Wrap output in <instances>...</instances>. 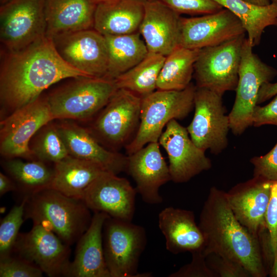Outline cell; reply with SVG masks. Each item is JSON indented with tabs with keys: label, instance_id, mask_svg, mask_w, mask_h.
I'll list each match as a JSON object with an SVG mask.
<instances>
[{
	"label": "cell",
	"instance_id": "32",
	"mask_svg": "<svg viewBox=\"0 0 277 277\" xmlns=\"http://www.w3.org/2000/svg\"><path fill=\"white\" fill-rule=\"evenodd\" d=\"M49 122L36 133L30 143L34 160L55 164L69 155L55 123Z\"/></svg>",
	"mask_w": 277,
	"mask_h": 277
},
{
	"label": "cell",
	"instance_id": "21",
	"mask_svg": "<svg viewBox=\"0 0 277 277\" xmlns=\"http://www.w3.org/2000/svg\"><path fill=\"white\" fill-rule=\"evenodd\" d=\"M60 120L55 124L69 155L93 162L116 175L126 171L127 156L105 148L88 129L72 120Z\"/></svg>",
	"mask_w": 277,
	"mask_h": 277
},
{
	"label": "cell",
	"instance_id": "13",
	"mask_svg": "<svg viewBox=\"0 0 277 277\" xmlns=\"http://www.w3.org/2000/svg\"><path fill=\"white\" fill-rule=\"evenodd\" d=\"M48 227L33 223L19 233L12 254L37 266L49 277L68 276L71 249Z\"/></svg>",
	"mask_w": 277,
	"mask_h": 277
},
{
	"label": "cell",
	"instance_id": "26",
	"mask_svg": "<svg viewBox=\"0 0 277 277\" xmlns=\"http://www.w3.org/2000/svg\"><path fill=\"white\" fill-rule=\"evenodd\" d=\"M54 176L50 188L82 199L87 188L106 171L93 162L68 155L54 164Z\"/></svg>",
	"mask_w": 277,
	"mask_h": 277
},
{
	"label": "cell",
	"instance_id": "23",
	"mask_svg": "<svg viewBox=\"0 0 277 277\" xmlns=\"http://www.w3.org/2000/svg\"><path fill=\"white\" fill-rule=\"evenodd\" d=\"M158 225L170 252L177 254L204 249V237L192 211L166 207L159 214Z\"/></svg>",
	"mask_w": 277,
	"mask_h": 277
},
{
	"label": "cell",
	"instance_id": "34",
	"mask_svg": "<svg viewBox=\"0 0 277 277\" xmlns=\"http://www.w3.org/2000/svg\"><path fill=\"white\" fill-rule=\"evenodd\" d=\"M207 265L215 277H252L241 263L216 253L205 255Z\"/></svg>",
	"mask_w": 277,
	"mask_h": 277
},
{
	"label": "cell",
	"instance_id": "38",
	"mask_svg": "<svg viewBox=\"0 0 277 277\" xmlns=\"http://www.w3.org/2000/svg\"><path fill=\"white\" fill-rule=\"evenodd\" d=\"M191 253V262L169 274V277H215L207 265L203 250L195 251Z\"/></svg>",
	"mask_w": 277,
	"mask_h": 277
},
{
	"label": "cell",
	"instance_id": "47",
	"mask_svg": "<svg viewBox=\"0 0 277 277\" xmlns=\"http://www.w3.org/2000/svg\"><path fill=\"white\" fill-rule=\"evenodd\" d=\"M140 1H142L143 2H145V1H147V0H140Z\"/></svg>",
	"mask_w": 277,
	"mask_h": 277
},
{
	"label": "cell",
	"instance_id": "40",
	"mask_svg": "<svg viewBox=\"0 0 277 277\" xmlns=\"http://www.w3.org/2000/svg\"><path fill=\"white\" fill-rule=\"evenodd\" d=\"M277 94V82L263 84L259 91L257 105L267 101Z\"/></svg>",
	"mask_w": 277,
	"mask_h": 277
},
{
	"label": "cell",
	"instance_id": "36",
	"mask_svg": "<svg viewBox=\"0 0 277 277\" xmlns=\"http://www.w3.org/2000/svg\"><path fill=\"white\" fill-rule=\"evenodd\" d=\"M179 14L206 15L224 8L215 0H161Z\"/></svg>",
	"mask_w": 277,
	"mask_h": 277
},
{
	"label": "cell",
	"instance_id": "42",
	"mask_svg": "<svg viewBox=\"0 0 277 277\" xmlns=\"http://www.w3.org/2000/svg\"><path fill=\"white\" fill-rule=\"evenodd\" d=\"M268 274L271 277H277V240L275 253L271 267L268 270Z\"/></svg>",
	"mask_w": 277,
	"mask_h": 277
},
{
	"label": "cell",
	"instance_id": "14",
	"mask_svg": "<svg viewBox=\"0 0 277 277\" xmlns=\"http://www.w3.org/2000/svg\"><path fill=\"white\" fill-rule=\"evenodd\" d=\"M60 56L92 77H105L108 52L105 36L94 29L59 34L51 38Z\"/></svg>",
	"mask_w": 277,
	"mask_h": 277
},
{
	"label": "cell",
	"instance_id": "7",
	"mask_svg": "<svg viewBox=\"0 0 277 277\" xmlns=\"http://www.w3.org/2000/svg\"><path fill=\"white\" fill-rule=\"evenodd\" d=\"M142 100L130 91L117 89L89 130L108 149L126 147L138 128Z\"/></svg>",
	"mask_w": 277,
	"mask_h": 277
},
{
	"label": "cell",
	"instance_id": "30",
	"mask_svg": "<svg viewBox=\"0 0 277 277\" xmlns=\"http://www.w3.org/2000/svg\"><path fill=\"white\" fill-rule=\"evenodd\" d=\"M200 49L179 46L167 55L160 71L156 90H182L191 83Z\"/></svg>",
	"mask_w": 277,
	"mask_h": 277
},
{
	"label": "cell",
	"instance_id": "19",
	"mask_svg": "<svg viewBox=\"0 0 277 277\" xmlns=\"http://www.w3.org/2000/svg\"><path fill=\"white\" fill-rule=\"evenodd\" d=\"M126 171L135 181V189L144 202L151 205L163 202L160 189L171 180L159 142L148 143L128 155Z\"/></svg>",
	"mask_w": 277,
	"mask_h": 277
},
{
	"label": "cell",
	"instance_id": "16",
	"mask_svg": "<svg viewBox=\"0 0 277 277\" xmlns=\"http://www.w3.org/2000/svg\"><path fill=\"white\" fill-rule=\"evenodd\" d=\"M245 33L239 18L224 8L213 13L182 17L180 46L200 49L218 45Z\"/></svg>",
	"mask_w": 277,
	"mask_h": 277
},
{
	"label": "cell",
	"instance_id": "3",
	"mask_svg": "<svg viewBox=\"0 0 277 277\" xmlns=\"http://www.w3.org/2000/svg\"><path fill=\"white\" fill-rule=\"evenodd\" d=\"M91 211L82 199L47 188L27 197L24 217L44 225L71 246L89 227Z\"/></svg>",
	"mask_w": 277,
	"mask_h": 277
},
{
	"label": "cell",
	"instance_id": "11",
	"mask_svg": "<svg viewBox=\"0 0 277 277\" xmlns=\"http://www.w3.org/2000/svg\"><path fill=\"white\" fill-rule=\"evenodd\" d=\"M53 120L46 96H41L3 117L0 122L1 155L34 160L30 142L40 129Z\"/></svg>",
	"mask_w": 277,
	"mask_h": 277
},
{
	"label": "cell",
	"instance_id": "15",
	"mask_svg": "<svg viewBox=\"0 0 277 277\" xmlns=\"http://www.w3.org/2000/svg\"><path fill=\"white\" fill-rule=\"evenodd\" d=\"M158 142L168 154L171 180L174 183L187 182L212 167L205 151L196 146L187 128L176 120L167 124Z\"/></svg>",
	"mask_w": 277,
	"mask_h": 277
},
{
	"label": "cell",
	"instance_id": "20",
	"mask_svg": "<svg viewBox=\"0 0 277 277\" xmlns=\"http://www.w3.org/2000/svg\"><path fill=\"white\" fill-rule=\"evenodd\" d=\"M139 32L148 52L166 56L180 46L181 17L161 0L144 2Z\"/></svg>",
	"mask_w": 277,
	"mask_h": 277
},
{
	"label": "cell",
	"instance_id": "43",
	"mask_svg": "<svg viewBox=\"0 0 277 277\" xmlns=\"http://www.w3.org/2000/svg\"><path fill=\"white\" fill-rule=\"evenodd\" d=\"M250 3L259 6H267L271 3L270 0H244Z\"/></svg>",
	"mask_w": 277,
	"mask_h": 277
},
{
	"label": "cell",
	"instance_id": "41",
	"mask_svg": "<svg viewBox=\"0 0 277 277\" xmlns=\"http://www.w3.org/2000/svg\"><path fill=\"white\" fill-rule=\"evenodd\" d=\"M17 186L14 181L10 177L0 172V196L9 191H17Z\"/></svg>",
	"mask_w": 277,
	"mask_h": 277
},
{
	"label": "cell",
	"instance_id": "31",
	"mask_svg": "<svg viewBox=\"0 0 277 277\" xmlns=\"http://www.w3.org/2000/svg\"><path fill=\"white\" fill-rule=\"evenodd\" d=\"M165 57L149 52L140 63L114 79L116 88L130 91L142 98L152 93L156 89Z\"/></svg>",
	"mask_w": 277,
	"mask_h": 277
},
{
	"label": "cell",
	"instance_id": "45",
	"mask_svg": "<svg viewBox=\"0 0 277 277\" xmlns=\"http://www.w3.org/2000/svg\"><path fill=\"white\" fill-rule=\"evenodd\" d=\"M9 0H0V2H1V5H3L6 3V2H7Z\"/></svg>",
	"mask_w": 277,
	"mask_h": 277
},
{
	"label": "cell",
	"instance_id": "29",
	"mask_svg": "<svg viewBox=\"0 0 277 277\" xmlns=\"http://www.w3.org/2000/svg\"><path fill=\"white\" fill-rule=\"evenodd\" d=\"M4 169L14 181L25 196H29L42 190L50 188L54 169L37 160L23 161L18 158L7 159L2 163Z\"/></svg>",
	"mask_w": 277,
	"mask_h": 277
},
{
	"label": "cell",
	"instance_id": "6",
	"mask_svg": "<svg viewBox=\"0 0 277 277\" xmlns=\"http://www.w3.org/2000/svg\"><path fill=\"white\" fill-rule=\"evenodd\" d=\"M104 257L111 277H149L138 272L140 257L147 244L145 228L130 221L109 216L103 230Z\"/></svg>",
	"mask_w": 277,
	"mask_h": 277
},
{
	"label": "cell",
	"instance_id": "18",
	"mask_svg": "<svg viewBox=\"0 0 277 277\" xmlns=\"http://www.w3.org/2000/svg\"><path fill=\"white\" fill-rule=\"evenodd\" d=\"M273 183L261 177L253 176L225 192L236 218L256 236L267 229L265 215Z\"/></svg>",
	"mask_w": 277,
	"mask_h": 277
},
{
	"label": "cell",
	"instance_id": "4",
	"mask_svg": "<svg viewBox=\"0 0 277 277\" xmlns=\"http://www.w3.org/2000/svg\"><path fill=\"white\" fill-rule=\"evenodd\" d=\"M117 90L114 80L80 77L73 78L46 97L54 120L84 121L100 112Z\"/></svg>",
	"mask_w": 277,
	"mask_h": 277
},
{
	"label": "cell",
	"instance_id": "2",
	"mask_svg": "<svg viewBox=\"0 0 277 277\" xmlns=\"http://www.w3.org/2000/svg\"><path fill=\"white\" fill-rule=\"evenodd\" d=\"M198 225L205 239V255L216 253L241 263L252 277L267 276L258 236L236 218L225 192L215 187L210 189Z\"/></svg>",
	"mask_w": 277,
	"mask_h": 277
},
{
	"label": "cell",
	"instance_id": "44",
	"mask_svg": "<svg viewBox=\"0 0 277 277\" xmlns=\"http://www.w3.org/2000/svg\"><path fill=\"white\" fill-rule=\"evenodd\" d=\"M109 1V0H94V1L95 2V3L97 4V3H101V2H105V1Z\"/></svg>",
	"mask_w": 277,
	"mask_h": 277
},
{
	"label": "cell",
	"instance_id": "25",
	"mask_svg": "<svg viewBox=\"0 0 277 277\" xmlns=\"http://www.w3.org/2000/svg\"><path fill=\"white\" fill-rule=\"evenodd\" d=\"M144 14L140 0H109L96 6L93 29L104 36L139 31Z\"/></svg>",
	"mask_w": 277,
	"mask_h": 277
},
{
	"label": "cell",
	"instance_id": "28",
	"mask_svg": "<svg viewBox=\"0 0 277 277\" xmlns=\"http://www.w3.org/2000/svg\"><path fill=\"white\" fill-rule=\"evenodd\" d=\"M215 1L239 18L253 47L259 44L265 28L277 26L276 3L262 6L244 0Z\"/></svg>",
	"mask_w": 277,
	"mask_h": 277
},
{
	"label": "cell",
	"instance_id": "9",
	"mask_svg": "<svg viewBox=\"0 0 277 277\" xmlns=\"http://www.w3.org/2000/svg\"><path fill=\"white\" fill-rule=\"evenodd\" d=\"M245 34L199 50L194 65L196 87L223 95L236 90Z\"/></svg>",
	"mask_w": 277,
	"mask_h": 277
},
{
	"label": "cell",
	"instance_id": "35",
	"mask_svg": "<svg viewBox=\"0 0 277 277\" xmlns=\"http://www.w3.org/2000/svg\"><path fill=\"white\" fill-rule=\"evenodd\" d=\"M43 272L34 264L12 254L0 259V277H41Z\"/></svg>",
	"mask_w": 277,
	"mask_h": 277
},
{
	"label": "cell",
	"instance_id": "46",
	"mask_svg": "<svg viewBox=\"0 0 277 277\" xmlns=\"http://www.w3.org/2000/svg\"><path fill=\"white\" fill-rule=\"evenodd\" d=\"M270 1H271V3L277 4V0H270Z\"/></svg>",
	"mask_w": 277,
	"mask_h": 277
},
{
	"label": "cell",
	"instance_id": "33",
	"mask_svg": "<svg viewBox=\"0 0 277 277\" xmlns=\"http://www.w3.org/2000/svg\"><path fill=\"white\" fill-rule=\"evenodd\" d=\"M27 197H24L20 204L14 206L1 221L0 259L12 253L19 233V229L25 220V208Z\"/></svg>",
	"mask_w": 277,
	"mask_h": 277
},
{
	"label": "cell",
	"instance_id": "17",
	"mask_svg": "<svg viewBox=\"0 0 277 277\" xmlns=\"http://www.w3.org/2000/svg\"><path fill=\"white\" fill-rule=\"evenodd\" d=\"M136 193L127 179L106 172L87 188L82 200L93 212H104L113 218L132 222Z\"/></svg>",
	"mask_w": 277,
	"mask_h": 277
},
{
	"label": "cell",
	"instance_id": "10",
	"mask_svg": "<svg viewBox=\"0 0 277 277\" xmlns=\"http://www.w3.org/2000/svg\"><path fill=\"white\" fill-rule=\"evenodd\" d=\"M45 0H9L0 8L3 50L23 49L46 36Z\"/></svg>",
	"mask_w": 277,
	"mask_h": 277
},
{
	"label": "cell",
	"instance_id": "1",
	"mask_svg": "<svg viewBox=\"0 0 277 277\" xmlns=\"http://www.w3.org/2000/svg\"><path fill=\"white\" fill-rule=\"evenodd\" d=\"M1 55L0 103L6 116L61 80L90 77L63 60L47 36L18 50L2 49Z\"/></svg>",
	"mask_w": 277,
	"mask_h": 277
},
{
	"label": "cell",
	"instance_id": "8",
	"mask_svg": "<svg viewBox=\"0 0 277 277\" xmlns=\"http://www.w3.org/2000/svg\"><path fill=\"white\" fill-rule=\"evenodd\" d=\"M247 37L243 42L235 99L228 114L230 130L236 135L242 134L252 126V113L261 86L271 82L276 70L263 62L253 52Z\"/></svg>",
	"mask_w": 277,
	"mask_h": 277
},
{
	"label": "cell",
	"instance_id": "22",
	"mask_svg": "<svg viewBox=\"0 0 277 277\" xmlns=\"http://www.w3.org/2000/svg\"><path fill=\"white\" fill-rule=\"evenodd\" d=\"M109 217L104 212H94L89 227L76 242L68 277H111L103 243V227Z\"/></svg>",
	"mask_w": 277,
	"mask_h": 277
},
{
	"label": "cell",
	"instance_id": "24",
	"mask_svg": "<svg viewBox=\"0 0 277 277\" xmlns=\"http://www.w3.org/2000/svg\"><path fill=\"white\" fill-rule=\"evenodd\" d=\"M94 0H45L46 36L93 29Z\"/></svg>",
	"mask_w": 277,
	"mask_h": 277
},
{
	"label": "cell",
	"instance_id": "12",
	"mask_svg": "<svg viewBox=\"0 0 277 277\" xmlns=\"http://www.w3.org/2000/svg\"><path fill=\"white\" fill-rule=\"evenodd\" d=\"M194 108L193 119L186 128L190 138L203 151L209 150L212 154H220L227 146L230 130L222 95L196 87Z\"/></svg>",
	"mask_w": 277,
	"mask_h": 277
},
{
	"label": "cell",
	"instance_id": "39",
	"mask_svg": "<svg viewBox=\"0 0 277 277\" xmlns=\"http://www.w3.org/2000/svg\"><path fill=\"white\" fill-rule=\"evenodd\" d=\"M264 125L277 126V94L267 105L260 106L256 105L252 113V126L260 127Z\"/></svg>",
	"mask_w": 277,
	"mask_h": 277
},
{
	"label": "cell",
	"instance_id": "37",
	"mask_svg": "<svg viewBox=\"0 0 277 277\" xmlns=\"http://www.w3.org/2000/svg\"><path fill=\"white\" fill-rule=\"evenodd\" d=\"M250 162L253 166V176L277 182V143L268 153L254 156Z\"/></svg>",
	"mask_w": 277,
	"mask_h": 277
},
{
	"label": "cell",
	"instance_id": "27",
	"mask_svg": "<svg viewBox=\"0 0 277 277\" xmlns=\"http://www.w3.org/2000/svg\"><path fill=\"white\" fill-rule=\"evenodd\" d=\"M140 35L138 31L127 34L104 36L108 52L106 78L115 79L147 55L148 49Z\"/></svg>",
	"mask_w": 277,
	"mask_h": 277
},
{
	"label": "cell",
	"instance_id": "5",
	"mask_svg": "<svg viewBox=\"0 0 277 277\" xmlns=\"http://www.w3.org/2000/svg\"><path fill=\"white\" fill-rule=\"evenodd\" d=\"M196 86L192 82L182 90H156L142 98L140 122L126 146L128 155L152 142H158L163 128L172 120L185 118L194 108Z\"/></svg>",
	"mask_w": 277,
	"mask_h": 277
}]
</instances>
